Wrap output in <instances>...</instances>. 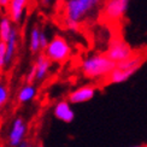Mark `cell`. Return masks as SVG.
<instances>
[{
	"mask_svg": "<svg viewBox=\"0 0 147 147\" xmlns=\"http://www.w3.org/2000/svg\"><path fill=\"white\" fill-rule=\"evenodd\" d=\"M34 66H35V70H36V81L41 82V81H44V80L48 76V74H50L52 62L45 56L44 53H40L35 60Z\"/></svg>",
	"mask_w": 147,
	"mask_h": 147,
	"instance_id": "obj_10",
	"label": "cell"
},
{
	"mask_svg": "<svg viewBox=\"0 0 147 147\" xmlns=\"http://www.w3.org/2000/svg\"><path fill=\"white\" fill-rule=\"evenodd\" d=\"M9 96H10V90L6 82L4 80L0 77V110L4 107V105L9 100Z\"/></svg>",
	"mask_w": 147,
	"mask_h": 147,
	"instance_id": "obj_17",
	"label": "cell"
},
{
	"mask_svg": "<svg viewBox=\"0 0 147 147\" xmlns=\"http://www.w3.org/2000/svg\"><path fill=\"white\" fill-rule=\"evenodd\" d=\"M5 56H6V42L0 41V72L6 68Z\"/></svg>",
	"mask_w": 147,
	"mask_h": 147,
	"instance_id": "obj_18",
	"label": "cell"
},
{
	"mask_svg": "<svg viewBox=\"0 0 147 147\" xmlns=\"http://www.w3.org/2000/svg\"><path fill=\"white\" fill-rule=\"evenodd\" d=\"M36 147H44V145H42V144H39L38 146H36Z\"/></svg>",
	"mask_w": 147,
	"mask_h": 147,
	"instance_id": "obj_25",
	"label": "cell"
},
{
	"mask_svg": "<svg viewBox=\"0 0 147 147\" xmlns=\"http://www.w3.org/2000/svg\"><path fill=\"white\" fill-rule=\"evenodd\" d=\"M27 130H28V127L24 119L21 117L16 118L9 131V136H7L9 145L11 147H17L21 142H23L27 135Z\"/></svg>",
	"mask_w": 147,
	"mask_h": 147,
	"instance_id": "obj_6",
	"label": "cell"
},
{
	"mask_svg": "<svg viewBox=\"0 0 147 147\" xmlns=\"http://www.w3.org/2000/svg\"><path fill=\"white\" fill-rule=\"evenodd\" d=\"M146 147H147V146H146Z\"/></svg>",
	"mask_w": 147,
	"mask_h": 147,
	"instance_id": "obj_27",
	"label": "cell"
},
{
	"mask_svg": "<svg viewBox=\"0 0 147 147\" xmlns=\"http://www.w3.org/2000/svg\"><path fill=\"white\" fill-rule=\"evenodd\" d=\"M64 24L66 29L71 30V32H78L80 30V24L81 23H77L75 21H70V20H64Z\"/></svg>",
	"mask_w": 147,
	"mask_h": 147,
	"instance_id": "obj_20",
	"label": "cell"
},
{
	"mask_svg": "<svg viewBox=\"0 0 147 147\" xmlns=\"http://www.w3.org/2000/svg\"><path fill=\"white\" fill-rule=\"evenodd\" d=\"M48 40L47 39V35L45 34V32H40V50L41 51H44L45 48H46V46H47V44H48Z\"/></svg>",
	"mask_w": 147,
	"mask_h": 147,
	"instance_id": "obj_21",
	"label": "cell"
},
{
	"mask_svg": "<svg viewBox=\"0 0 147 147\" xmlns=\"http://www.w3.org/2000/svg\"><path fill=\"white\" fill-rule=\"evenodd\" d=\"M131 147H141V146H131Z\"/></svg>",
	"mask_w": 147,
	"mask_h": 147,
	"instance_id": "obj_26",
	"label": "cell"
},
{
	"mask_svg": "<svg viewBox=\"0 0 147 147\" xmlns=\"http://www.w3.org/2000/svg\"><path fill=\"white\" fill-rule=\"evenodd\" d=\"M17 48H18V32L16 28H12L9 40L6 41V56H5L6 66H9L12 63V60H13L16 56Z\"/></svg>",
	"mask_w": 147,
	"mask_h": 147,
	"instance_id": "obj_11",
	"label": "cell"
},
{
	"mask_svg": "<svg viewBox=\"0 0 147 147\" xmlns=\"http://www.w3.org/2000/svg\"><path fill=\"white\" fill-rule=\"evenodd\" d=\"M72 53L71 46L66 39L63 36L56 35L52 40L48 41L46 48L44 50V54L51 60L52 63L62 64L66 62Z\"/></svg>",
	"mask_w": 147,
	"mask_h": 147,
	"instance_id": "obj_3",
	"label": "cell"
},
{
	"mask_svg": "<svg viewBox=\"0 0 147 147\" xmlns=\"http://www.w3.org/2000/svg\"><path fill=\"white\" fill-rule=\"evenodd\" d=\"M138 70H123V69H118L115 68L111 74L107 76L106 81L111 84H119V83H124L125 81H128L131 76L135 75V72Z\"/></svg>",
	"mask_w": 147,
	"mask_h": 147,
	"instance_id": "obj_12",
	"label": "cell"
},
{
	"mask_svg": "<svg viewBox=\"0 0 147 147\" xmlns=\"http://www.w3.org/2000/svg\"><path fill=\"white\" fill-rule=\"evenodd\" d=\"M53 115L58 121L64 122V123H71L75 119V111L68 100L58 101L53 109Z\"/></svg>",
	"mask_w": 147,
	"mask_h": 147,
	"instance_id": "obj_8",
	"label": "cell"
},
{
	"mask_svg": "<svg viewBox=\"0 0 147 147\" xmlns=\"http://www.w3.org/2000/svg\"><path fill=\"white\" fill-rule=\"evenodd\" d=\"M35 81H36V70H35V66L33 64L30 66V69L26 76V82L28 84H33V82H35Z\"/></svg>",
	"mask_w": 147,
	"mask_h": 147,
	"instance_id": "obj_19",
	"label": "cell"
},
{
	"mask_svg": "<svg viewBox=\"0 0 147 147\" xmlns=\"http://www.w3.org/2000/svg\"><path fill=\"white\" fill-rule=\"evenodd\" d=\"M104 0H66L64 3V20L81 23Z\"/></svg>",
	"mask_w": 147,
	"mask_h": 147,
	"instance_id": "obj_2",
	"label": "cell"
},
{
	"mask_svg": "<svg viewBox=\"0 0 147 147\" xmlns=\"http://www.w3.org/2000/svg\"><path fill=\"white\" fill-rule=\"evenodd\" d=\"M116 68V64L105 53H94L84 58L81 63V71L84 77L89 80L107 78L111 71Z\"/></svg>",
	"mask_w": 147,
	"mask_h": 147,
	"instance_id": "obj_1",
	"label": "cell"
},
{
	"mask_svg": "<svg viewBox=\"0 0 147 147\" xmlns=\"http://www.w3.org/2000/svg\"><path fill=\"white\" fill-rule=\"evenodd\" d=\"M30 0H11L7 10H6V16L10 18L11 22L18 23L23 16V12L28 7Z\"/></svg>",
	"mask_w": 147,
	"mask_h": 147,
	"instance_id": "obj_9",
	"label": "cell"
},
{
	"mask_svg": "<svg viewBox=\"0 0 147 147\" xmlns=\"http://www.w3.org/2000/svg\"><path fill=\"white\" fill-rule=\"evenodd\" d=\"M142 63H144V56L134 53L129 58L116 64V68L123 69V70H139Z\"/></svg>",
	"mask_w": 147,
	"mask_h": 147,
	"instance_id": "obj_13",
	"label": "cell"
},
{
	"mask_svg": "<svg viewBox=\"0 0 147 147\" xmlns=\"http://www.w3.org/2000/svg\"><path fill=\"white\" fill-rule=\"evenodd\" d=\"M54 0H41V4L44 6H51Z\"/></svg>",
	"mask_w": 147,
	"mask_h": 147,
	"instance_id": "obj_24",
	"label": "cell"
},
{
	"mask_svg": "<svg viewBox=\"0 0 147 147\" xmlns=\"http://www.w3.org/2000/svg\"><path fill=\"white\" fill-rule=\"evenodd\" d=\"M11 21L7 16H4L0 21V41L6 42L9 40V36L12 32V26Z\"/></svg>",
	"mask_w": 147,
	"mask_h": 147,
	"instance_id": "obj_16",
	"label": "cell"
},
{
	"mask_svg": "<svg viewBox=\"0 0 147 147\" xmlns=\"http://www.w3.org/2000/svg\"><path fill=\"white\" fill-rule=\"evenodd\" d=\"M36 93H38V90H36L35 86L27 83L26 86H23V87L20 89V92H18L17 100L20 104H27L34 99L36 96Z\"/></svg>",
	"mask_w": 147,
	"mask_h": 147,
	"instance_id": "obj_14",
	"label": "cell"
},
{
	"mask_svg": "<svg viewBox=\"0 0 147 147\" xmlns=\"http://www.w3.org/2000/svg\"><path fill=\"white\" fill-rule=\"evenodd\" d=\"M105 54L115 64H117V63L122 62V60H124L127 58H129L130 56H133L134 51L123 39L113 38L112 40H110Z\"/></svg>",
	"mask_w": 147,
	"mask_h": 147,
	"instance_id": "obj_4",
	"label": "cell"
},
{
	"mask_svg": "<svg viewBox=\"0 0 147 147\" xmlns=\"http://www.w3.org/2000/svg\"><path fill=\"white\" fill-rule=\"evenodd\" d=\"M10 3H11V0H0V11H5L6 12Z\"/></svg>",
	"mask_w": 147,
	"mask_h": 147,
	"instance_id": "obj_22",
	"label": "cell"
},
{
	"mask_svg": "<svg viewBox=\"0 0 147 147\" xmlns=\"http://www.w3.org/2000/svg\"><path fill=\"white\" fill-rule=\"evenodd\" d=\"M130 5V0H106L102 13L106 20L117 22L121 21L127 13Z\"/></svg>",
	"mask_w": 147,
	"mask_h": 147,
	"instance_id": "obj_5",
	"label": "cell"
},
{
	"mask_svg": "<svg viewBox=\"0 0 147 147\" xmlns=\"http://www.w3.org/2000/svg\"><path fill=\"white\" fill-rule=\"evenodd\" d=\"M17 147H33V145H32V142H30V141H27V140H24V141L21 142Z\"/></svg>",
	"mask_w": 147,
	"mask_h": 147,
	"instance_id": "obj_23",
	"label": "cell"
},
{
	"mask_svg": "<svg viewBox=\"0 0 147 147\" xmlns=\"http://www.w3.org/2000/svg\"><path fill=\"white\" fill-rule=\"evenodd\" d=\"M40 32L41 29L39 27H34L30 33V38H29V50L33 54L39 53L40 50Z\"/></svg>",
	"mask_w": 147,
	"mask_h": 147,
	"instance_id": "obj_15",
	"label": "cell"
},
{
	"mask_svg": "<svg viewBox=\"0 0 147 147\" xmlns=\"http://www.w3.org/2000/svg\"><path fill=\"white\" fill-rule=\"evenodd\" d=\"M96 93V88L94 86H81L76 89H74L68 96V101L71 104H83V102H88L90 101L95 96Z\"/></svg>",
	"mask_w": 147,
	"mask_h": 147,
	"instance_id": "obj_7",
	"label": "cell"
}]
</instances>
